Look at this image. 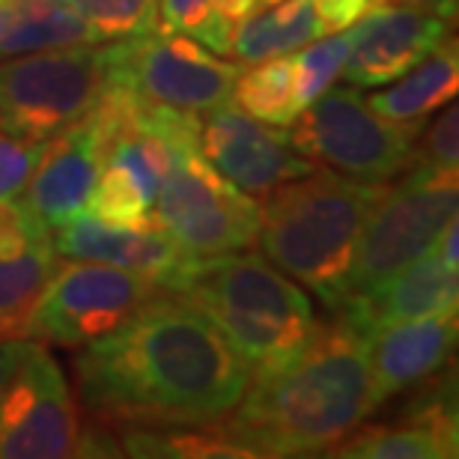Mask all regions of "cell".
<instances>
[{
	"label": "cell",
	"mask_w": 459,
	"mask_h": 459,
	"mask_svg": "<svg viewBox=\"0 0 459 459\" xmlns=\"http://www.w3.org/2000/svg\"><path fill=\"white\" fill-rule=\"evenodd\" d=\"M102 42L159 30V0H72Z\"/></svg>",
	"instance_id": "484cf974"
},
{
	"label": "cell",
	"mask_w": 459,
	"mask_h": 459,
	"mask_svg": "<svg viewBox=\"0 0 459 459\" xmlns=\"http://www.w3.org/2000/svg\"><path fill=\"white\" fill-rule=\"evenodd\" d=\"M436 123L424 126V132L418 137V152L415 164H427L436 170H459V111L454 102L438 108Z\"/></svg>",
	"instance_id": "f1b7e54d"
},
{
	"label": "cell",
	"mask_w": 459,
	"mask_h": 459,
	"mask_svg": "<svg viewBox=\"0 0 459 459\" xmlns=\"http://www.w3.org/2000/svg\"><path fill=\"white\" fill-rule=\"evenodd\" d=\"M114 45H72L0 60V132L51 141L81 123L111 87Z\"/></svg>",
	"instance_id": "5b68a950"
},
{
	"label": "cell",
	"mask_w": 459,
	"mask_h": 459,
	"mask_svg": "<svg viewBox=\"0 0 459 459\" xmlns=\"http://www.w3.org/2000/svg\"><path fill=\"white\" fill-rule=\"evenodd\" d=\"M168 292L197 307L251 376L287 364L319 328L305 287L247 251L186 260Z\"/></svg>",
	"instance_id": "3957f363"
},
{
	"label": "cell",
	"mask_w": 459,
	"mask_h": 459,
	"mask_svg": "<svg viewBox=\"0 0 459 459\" xmlns=\"http://www.w3.org/2000/svg\"><path fill=\"white\" fill-rule=\"evenodd\" d=\"M72 373L81 409L99 427H215L251 382L242 358L177 292L78 346Z\"/></svg>",
	"instance_id": "6da1fadb"
},
{
	"label": "cell",
	"mask_w": 459,
	"mask_h": 459,
	"mask_svg": "<svg viewBox=\"0 0 459 459\" xmlns=\"http://www.w3.org/2000/svg\"><path fill=\"white\" fill-rule=\"evenodd\" d=\"M254 13H256V0H212V18L224 36H233V27Z\"/></svg>",
	"instance_id": "4dcf8cb0"
},
{
	"label": "cell",
	"mask_w": 459,
	"mask_h": 459,
	"mask_svg": "<svg viewBox=\"0 0 459 459\" xmlns=\"http://www.w3.org/2000/svg\"><path fill=\"white\" fill-rule=\"evenodd\" d=\"M272 4H278V0H256V13L265 9V6H272Z\"/></svg>",
	"instance_id": "e575fe53"
},
{
	"label": "cell",
	"mask_w": 459,
	"mask_h": 459,
	"mask_svg": "<svg viewBox=\"0 0 459 459\" xmlns=\"http://www.w3.org/2000/svg\"><path fill=\"white\" fill-rule=\"evenodd\" d=\"M161 292L155 281L108 263H57L18 325V337L63 349L87 346Z\"/></svg>",
	"instance_id": "9c48e42d"
},
{
	"label": "cell",
	"mask_w": 459,
	"mask_h": 459,
	"mask_svg": "<svg viewBox=\"0 0 459 459\" xmlns=\"http://www.w3.org/2000/svg\"><path fill=\"white\" fill-rule=\"evenodd\" d=\"M72 45H102L72 0H0V60Z\"/></svg>",
	"instance_id": "44dd1931"
},
{
	"label": "cell",
	"mask_w": 459,
	"mask_h": 459,
	"mask_svg": "<svg viewBox=\"0 0 459 459\" xmlns=\"http://www.w3.org/2000/svg\"><path fill=\"white\" fill-rule=\"evenodd\" d=\"M459 272L447 269L429 247L418 260L379 283L376 290L343 301L334 310L343 323L358 328L361 334H370L376 328L409 323V319L433 316L442 310H459Z\"/></svg>",
	"instance_id": "e0dca14e"
},
{
	"label": "cell",
	"mask_w": 459,
	"mask_h": 459,
	"mask_svg": "<svg viewBox=\"0 0 459 459\" xmlns=\"http://www.w3.org/2000/svg\"><path fill=\"white\" fill-rule=\"evenodd\" d=\"M379 403L367 337L334 316L287 364L251 376L218 427L254 456H314L352 436Z\"/></svg>",
	"instance_id": "7a4b0ae2"
},
{
	"label": "cell",
	"mask_w": 459,
	"mask_h": 459,
	"mask_svg": "<svg viewBox=\"0 0 459 459\" xmlns=\"http://www.w3.org/2000/svg\"><path fill=\"white\" fill-rule=\"evenodd\" d=\"M424 126L391 123L367 105L358 87L332 84L299 114L290 141L316 168L385 186L415 164Z\"/></svg>",
	"instance_id": "ba28073f"
},
{
	"label": "cell",
	"mask_w": 459,
	"mask_h": 459,
	"mask_svg": "<svg viewBox=\"0 0 459 459\" xmlns=\"http://www.w3.org/2000/svg\"><path fill=\"white\" fill-rule=\"evenodd\" d=\"M230 102L238 111L251 114L254 119L290 128L299 119V114L305 111L299 99L296 60H292V54H281V57L254 63L251 72L236 78Z\"/></svg>",
	"instance_id": "603a6c76"
},
{
	"label": "cell",
	"mask_w": 459,
	"mask_h": 459,
	"mask_svg": "<svg viewBox=\"0 0 459 459\" xmlns=\"http://www.w3.org/2000/svg\"><path fill=\"white\" fill-rule=\"evenodd\" d=\"M433 251H436L438 260L447 265V269L459 272V227H456V218L442 230V236L436 238Z\"/></svg>",
	"instance_id": "d6a6232c"
},
{
	"label": "cell",
	"mask_w": 459,
	"mask_h": 459,
	"mask_svg": "<svg viewBox=\"0 0 459 459\" xmlns=\"http://www.w3.org/2000/svg\"><path fill=\"white\" fill-rule=\"evenodd\" d=\"M314 6L319 22H323V33L328 36L358 24L367 13L382 6V0H314Z\"/></svg>",
	"instance_id": "f546056e"
},
{
	"label": "cell",
	"mask_w": 459,
	"mask_h": 459,
	"mask_svg": "<svg viewBox=\"0 0 459 459\" xmlns=\"http://www.w3.org/2000/svg\"><path fill=\"white\" fill-rule=\"evenodd\" d=\"M123 454L177 459H254V454L221 427H123Z\"/></svg>",
	"instance_id": "cb8c5ba5"
},
{
	"label": "cell",
	"mask_w": 459,
	"mask_h": 459,
	"mask_svg": "<svg viewBox=\"0 0 459 459\" xmlns=\"http://www.w3.org/2000/svg\"><path fill=\"white\" fill-rule=\"evenodd\" d=\"M352 39H355V24L346 27V30H341V33L319 36V39L307 42L305 48L292 51L301 108H307L314 99L323 96L325 90L341 78L346 54H349V48H352Z\"/></svg>",
	"instance_id": "d4e9b609"
},
{
	"label": "cell",
	"mask_w": 459,
	"mask_h": 459,
	"mask_svg": "<svg viewBox=\"0 0 459 459\" xmlns=\"http://www.w3.org/2000/svg\"><path fill=\"white\" fill-rule=\"evenodd\" d=\"M108 137L111 132L96 108L81 123L51 137L22 195V204L45 230H57L69 218L84 212L90 191L102 173Z\"/></svg>",
	"instance_id": "4fadbf2b"
},
{
	"label": "cell",
	"mask_w": 459,
	"mask_h": 459,
	"mask_svg": "<svg viewBox=\"0 0 459 459\" xmlns=\"http://www.w3.org/2000/svg\"><path fill=\"white\" fill-rule=\"evenodd\" d=\"M236 78V60H224L191 36L152 30L114 39L111 84L146 102L204 117L230 102Z\"/></svg>",
	"instance_id": "30bf717a"
},
{
	"label": "cell",
	"mask_w": 459,
	"mask_h": 459,
	"mask_svg": "<svg viewBox=\"0 0 459 459\" xmlns=\"http://www.w3.org/2000/svg\"><path fill=\"white\" fill-rule=\"evenodd\" d=\"M51 245L57 256H66V260L108 263L117 269L143 274L159 283L164 292L170 290V283L177 281L188 260L155 221L146 227H123L102 221L87 209L51 230Z\"/></svg>",
	"instance_id": "9a60e30c"
},
{
	"label": "cell",
	"mask_w": 459,
	"mask_h": 459,
	"mask_svg": "<svg viewBox=\"0 0 459 459\" xmlns=\"http://www.w3.org/2000/svg\"><path fill=\"white\" fill-rule=\"evenodd\" d=\"M159 30L191 36L209 51L230 57V36L218 30L212 0H159Z\"/></svg>",
	"instance_id": "4316f807"
},
{
	"label": "cell",
	"mask_w": 459,
	"mask_h": 459,
	"mask_svg": "<svg viewBox=\"0 0 459 459\" xmlns=\"http://www.w3.org/2000/svg\"><path fill=\"white\" fill-rule=\"evenodd\" d=\"M382 188L328 168L281 182L260 197L256 245L265 260L334 314L346 299L358 236Z\"/></svg>",
	"instance_id": "277c9868"
},
{
	"label": "cell",
	"mask_w": 459,
	"mask_h": 459,
	"mask_svg": "<svg viewBox=\"0 0 459 459\" xmlns=\"http://www.w3.org/2000/svg\"><path fill=\"white\" fill-rule=\"evenodd\" d=\"M204 117L206 119H200V152L245 195L260 200L281 182L316 170V164L292 146L290 132H283V126L254 119L230 102Z\"/></svg>",
	"instance_id": "7c38bea8"
},
{
	"label": "cell",
	"mask_w": 459,
	"mask_h": 459,
	"mask_svg": "<svg viewBox=\"0 0 459 459\" xmlns=\"http://www.w3.org/2000/svg\"><path fill=\"white\" fill-rule=\"evenodd\" d=\"M60 256L22 197L0 206V341L18 337L24 314L39 296Z\"/></svg>",
	"instance_id": "d6986e66"
},
{
	"label": "cell",
	"mask_w": 459,
	"mask_h": 459,
	"mask_svg": "<svg viewBox=\"0 0 459 459\" xmlns=\"http://www.w3.org/2000/svg\"><path fill=\"white\" fill-rule=\"evenodd\" d=\"M456 334V310H442V314L385 325L364 334L379 397L388 400L394 394L433 379L451 361Z\"/></svg>",
	"instance_id": "ac0fdd59"
},
{
	"label": "cell",
	"mask_w": 459,
	"mask_h": 459,
	"mask_svg": "<svg viewBox=\"0 0 459 459\" xmlns=\"http://www.w3.org/2000/svg\"><path fill=\"white\" fill-rule=\"evenodd\" d=\"M447 22L411 6H376L355 24L341 75L358 90L391 84L447 39Z\"/></svg>",
	"instance_id": "5bb4252c"
},
{
	"label": "cell",
	"mask_w": 459,
	"mask_h": 459,
	"mask_svg": "<svg viewBox=\"0 0 459 459\" xmlns=\"http://www.w3.org/2000/svg\"><path fill=\"white\" fill-rule=\"evenodd\" d=\"M84 424L69 379L45 343L30 341L0 391V459L78 456Z\"/></svg>",
	"instance_id": "8fae6325"
},
{
	"label": "cell",
	"mask_w": 459,
	"mask_h": 459,
	"mask_svg": "<svg viewBox=\"0 0 459 459\" xmlns=\"http://www.w3.org/2000/svg\"><path fill=\"white\" fill-rule=\"evenodd\" d=\"M397 179V186L385 182L382 195L367 212L349 265L343 301L376 290L403 265L427 254L456 218L459 177L454 170L411 164Z\"/></svg>",
	"instance_id": "52a82bcc"
},
{
	"label": "cell",
	"mask_w": 459,
	"mask_h": 459,
	"mask_svg": "<svg viewBox=\"0 0 459 459\" xmlns=\"http://www.w3.org/2000/svg\"><path fill=\"white\" fill-rule=\"evenodd\" d=\"M459 90V45L445 39L436 51H429L424 60L415 63L406 75L385 87H376V93L364 96L367 105L376 114L391 123H427L429 114L456 99Z\"/></svg>",
	"instance_id": "ffe728a7"
},
{
	"label": "cell",
	"mask_w": 459,
	"mask_h": 459,
	"mask_svg": "<svg viewBox=\"0 0 459 459\" xmlns=\"http://www.w3.org/2000/svg\"><path fill=\"white\" fill-rule=\"evenodd\" d=\"M382 6H411V9H424V13L454 18L456 15V0H382Z\"/></svg>",
	"instance_id": "836d02e7"
},
{
	"label": "cell",
	"mask_w": 459,
	"mask_h": 459,
	"mask_svg": "<svg viewBox=\"0 0 459 459\" xmlns=\"http://www.w3.org/2000/svg\"><path fill=\"white\" fill-rule=\"evenodd\" d=\"M27 346H30L27 337H4V341H0V391H4V385L9 382V376L15 373V367L24 358Z\"/></svg>",
	"instance_id": "1f68e13d"
},
{
	"label": "cell",
	"mask_w": 459,
	"mask_h": 459,
	"mask_svg": "<svg viewBox=\"0 0 459 459\" xmlns=\"http://www.w3.org/2000/svg\"><path fill=\"white\" fill-rule=\"evenodd\" d=\"M48 143L51 141H22V137L0 132V206L24 195Z\"/></svg>",
	"instance_id": "83f0119b"
},
{
	"label": "cell",
	"mask_w": 459,
	"mask_h": 459,
	"mask_svg": "<svg viewBox=\"0 0 459 459\" xmlns=\"http://www.w3.org/2000/svg\"><path fill=\"white\" fill-rule=\"evenodd\" d=\"M459 454L454 379L438 382L391 424L358 427L332 456L343 459H447Z\"/></svg>",
	"instance_id": "2e32d148"
},
{
	"label": "cell",
	"mask_w": 459,
	"mask_h": 459,
	"mask_svg": "<svg viewBox=\"0 0 459 459\" xmlns=\"http://www.w3.org/2000/svg\"><path fill=\"white\" fill-rule=\"evenodd\" d=\"M152 221L188 260L251 251L260 233V200L224 179L200 152V132L170 141V168L152 204Z\"/></svg>",
	"instance_id": "8992f818"
},
{
	"label": "cell",
	"mask_w": 459,
	"mask_h": 459,
	"mask_svg": "<svg viewBox=\"0 0 459 459\" xmlns=\"http://www.w3.org/2000/svg\"><path fill=\"white\" fill-rule=\"evenodd\" d=\"M323 22L316 15L314 0H278L238 22L230 36V57L236 63H260L281 54L305 48L319 39Z\"/></svg>",
	"instance_id": "7402d4cb"
}]
</instances>
